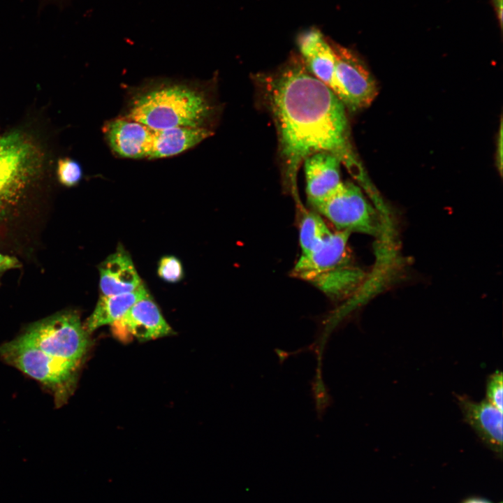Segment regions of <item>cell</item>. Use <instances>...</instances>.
<instances>
[{"mask_svg": "<svg viewBox=\"0 0 503 503\" xmlns=\"http://www.w3.org/2000/svg\"><path fill=\"white\" fill-rule=\"evenodd\" d=\"M252 80L258 99L275 124L282 186L297 210L304 206L298 171L312 154L331 153L353 176L363 178L350 142L345 105L309 72L298 54L273 71L254 74Z\"/></svg>", "mask_w": 503, "mask_h": 503, "instance_id": "1", "label": "cell"}, {"mask_svg": "<svg viewBox=\"0 0 503 503\" xmlns=\"http://www.w3.org/2000/svg\"><path fill=\"white\" fill-rule=\"evenodd\" d=\"M216 109L205 92L187 85L169 84L138 94L124 118L153 129L210 128Z\"/></svg>", "mask_w": 503, "mask_h": 503, "instance_id": "2", "label": "cell"}, {"mask_svg": "<svg viewBox=\"0 0 503 503\" xmlns=\"http://www.w3.org/2000/svg\"><path fill=\"white\" fill-rule=\"evenodd\" d=\"M351 233L333 231L316 247L301 254L291 276L312 284L333 300L353 296L363 284L365 274L351 263L348 249Z\"/></svg>", "mask_w": 503, "mask_h": 503, "instance_id": "3", "label": "cell"}, {"mask_svg": "<svg viewBox=\"0 0 503 503\" xmlns=\"http://www.w3.org/2000/svg\"><path fill=\"white\" fill-rule=\"evenodd\" d=\"M43 165L41 150L26 133L15 130L0 137V223L22 201Z\"/></svg>", "mask_w": 503, "mask_h": 503, "instance_id": "4", "label": "cell"}, {"mask_svg": "<svg viewBox=\"0 0 503 503\" xmlns=\"http://www.w3.org/2000/svg\"><path fill=\"white\" fill-rule=\"evenodd\" d=\"M0 356L50 391L57 407L72 394L78 368L46 353L23 334L1 345Z\"/></svg>", "mask_w": 503, "mask_h": 503, "instance_id": "5", "label": "cell"}, {"mask_svg": "<svg viewBox=\"0 0 503 503\" xmlns=\"http://www.w3.org/2000/svg\"><path fill=\"white\" fill-rule=\"evenodd\" d=\"M22 334L46 353L78 368L89 347V333L72 310L38 321Z\"/></svg>", "mask_w": 503, "mask_h": 503, "instance_id": "6", "label": "cell"}, {"mask_svg": "<svg viewBox=\"0 0 503 503\" xmlns=\"http://www.w3.org/2000/svg\"><path fill=\"white\" fill-rule=\"evenodd\" d=\"M326 217L337 231H348L375 235L379 221L374 208L360 189L350 182H342L328 197L312 207Z\"/></svg>", "mask_w": 503, "mask_h": 503, "instance_id": "7", "label": "cell"}, {"mask_svg": "<svg viewBox=\"0 0 503 503\" xmlns=\"http://www.w3.org/2000/svg\"><path fill=\"white\" fill-rule=\"evenodd\" d=\"M335 75L342 92V103L351 110L371 104L378 89L376 82L361 58L352 50L332 40Z\"/></svg>", "mask_w": 503, "mask_h": 503, "instance_id": "8", "label": "cell"}, {"mask_svg": "<svg viewBox=\"0 0 503 503\" xmlns=\"http://www.w3.org/2000/svg\"><path fill=\"white\" fill-rule=\"evenodd\" d=\"M113 335L122 342L148 341L168 336L173 330L150 295L136 302L111 325Z\"/></svg>", "mask_w": 503, "mask_h": 503, "instance_id": "9", "label": "cell"}, {"mask_svg": "<svg viewBox=\"0 0 503 503\" xmlns=\"http://www.w3.org/2000/svg\"><path fill=\"white\" fill-rule=\"evenodd\" d=\"M298 54L309 72L323 82L342 102V92L335 75V59L329 42L318 29L301 33L297 38Z\"/></svg>", "mask_w": 503, "mask_h": 503, "instance_id": "10", "label": "cell"}, {"mask_svg": "<svg viewBox=\"0 0 503 503\" xmlns=\"http://www.w3.org/2000/svg\"><path fill=\"white\" fill-rule=\"evenodd\" d=\"M458 402L464 421L488 447L502 455L503 411L486 400L475 402L468 397L458 396Z\"/></svg>", "mask_w": 503, "mask_h": 503, "instance_id": "11", "label": "cell"}, {"mask_svg": "<svg viewBox=\"0 0 503 503\" xmlns=\"http://www.w3.org/2000/svg\"><path fill=\"white\" fill-rule=\"evenodd\" d=\"M103 131L111 149L119 156L149 159L152 149V129L122 117L107 123Z\"/></svg>", "mask_w": 503, "mask_h": 503, "instance_id": "12", "label": "cell"}, {"mask_svg": "<svg viewBox=\"0 0 503 503\" xmlns=\"http://www.w3.org/2000/svg\"><path fill=\"white\" fill-rule=\"evenodd\" d=\"M307 201L312 207L331 194L342 182L340 160L334 154L321 152L303 161Z\"/></svg>", "mask_w": 503, "mask_h": 503, "instance_id": "13", "label": "cell"}, {"mask_svg": "<svg viewBox=\"0 0 503 503\" xmlns=\"http://www.w3.org/2000/svg\"><path fill=\"white\" fill-rule=\"evenodd\" d=\"M99 270L101 296L131 292L142 285L130 256L123 249L110 255L101 264Z\"/></svg>", "mask_w": 503, "mask_h": 503, "instance_id": "14", "label": "cell"}, {"mask_svg": "<svg viewBox=\"0 0 503 503\" xmlns=\"http://www.w3.org/2000/svg\"><path fill=\"white\" fill-rule=\"evenodd\" d=\"M212 134V129L204 127L153 129L149 159L177 155L194 147Z\"/></svg>", "mask_w": 503, "mask_h": 503, "instance_id": "15", "label": "cell"}, {"mask_svg": "<svg viewBox=\"0 0 503 503\" xmlns=\"http://www.w3.org/2000/svg\"><path fill=\"white\" fill-rule=\"evenodd\" d=\"M149 296L143 285L136 290L114 296H101L92 314L84 325L88 333L97 328L111 325L120 319L138 300Z\"/></svg>", "mask_w": 503, "mask_h": 503, "instance_id": "16", "label": "cell"}, {"mask_svg": "<svg viewBox=\"0 0 503 503\" xmlns=\"http://www.w3.org/2000/svg\"><path fill=\"white\" fill-rule=\"evenodd\" d=\"M299 224V242L301 254H305L320 245L331 233L322 216L305 207L297 211Z\"/></svg>", "mask_w": 503, "mask_h": 503, "instance_id": "17", "label": "cell"}, {"mask_svg": "<svg viewBox=\"0 0 503 503\" xmlns=\"http://www.w3.org/2000/svg\"><path fill=\"white\" fill-rule=\"evenodd\" d=\"M82 172L80 164L69 158L60 159L57 166V176L64 186L73 187L82 178Z\"/></svg>", "mask_w": 503, "mask_h": 503, "instance_id": "18", "label": "cell"}, {"mask_svg": "<svg viewBox=\"0 0 503 503\" xmlns=\"http://www.w3.org/2000/svg\"><path fill=\"white\" fill-rule=\"evenodd\" d=\"M158 275L167 282L175 283L180 281L184 275L181 262L173 256H163L159 263Z\"/></svg>", "mask_w": 503, "mask_h": 503, "instance_id": "19", "label": "cell"}, {"mask_svg": "<svg viewBox=\"0 0 503 503\" xmlns=\"http://www.w3.org/2000/svg\"><path fill=\"white\" fill-rule=\"evenodd\" d=\"M486 400L503 411V379L502 373L499 370L495 371L488 379Z\"/></svg>", "mask_w": 503, "mask_h": 503, "instance_id": "20", "label": "cell"}, {"mask_svg": "<svg viewBox=\"0 0 503 503\" xmlns=\"http://www.w3.org/2000/svg\"><path fill=\"white\" fill-rule=\"evenodd\" d=\"M19 266L20 263L17 258L3 255L0 253V272L12 268H18Z\"/></svg>", "mask_w": 503, "mask_h": 503, "instance_id": "21", "label": "cell"}, {"mask_svg": "<svg viewBox=\"0 0 503 503\" xmlns=\"http://www.w3.org/2000/svg\"><path fill=\"white\" fill-rule=\"evenodd\" d=\"M492 1L501 27L502 20V0H492Z\"/></svg>", "mask_w": 503, "mask_h": 503, "instance_id": "22", "label": "cell"}, {"mask_svg": "<svg viewBox=\"0 0 503 503\" xmlns=\"http://www.w3.org/2000/svg\"><path fill=\"white\" fill-rule=\"evenodd\" d=\"M463 503H494L482 498H470L465 501ZM502 503V502H500Z\"/></svg>", "mask_w": 503, "mask_h": 503, "instance_id": "23", "label": "cell"}]
</instances>
